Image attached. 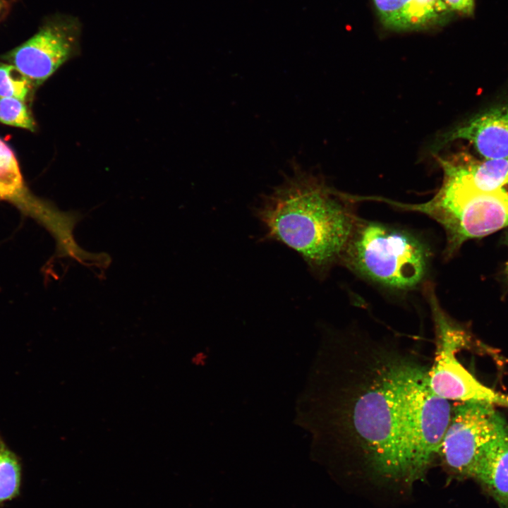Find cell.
<instances>
[{
    "instance_id": "cell-1",
    "label": "cell",
    "mask_w": 508,
    "mask_h": 508,
    "mask_svg": "<svg viewBox=\"0 0 508 508\" xmlns=\"http://www.w3.org/2000/svg\"><path fill=\"white\" fill-rule=\"evenodd\" d=\"M430 363L394 341L337 337L325 424L338 456L387 479L413 482L425 475L454 408L431 390Z\"/></svg>"
},
{
    "instance_id": "cell-2",
    "label": "cell",
    "mask_w": 508,
    "mask_h": 508,
    "mask_svg": "<svg viewBox=\"0 0 508 508\" xmlns=\"http://www.w3.org/2000/svg\"><path fill=\"white\" fill-rule=\"evenodd\" d=\"M337 192L292 162L283 180L254 207L264 238L296 252L315 273L341 258L356 219Z\"/></svg>"
},
{
    "instance_id": "cell-3",
    "label": "cell",
    "mask_w": 508,
    "mask_h": 508,
    "mask_svg": "<svg viewBox=\"0 0 508 508\" xmlns=\"http://www.w3.org/2000/svg\"><path fill=\"white\" fill-rule=\"evenodd\" d=\"M341 258L373 282L408 289L423 279L429 253L418 238L406 231L356 220Z\"/></svg>"
},
{
    "instance_id": "cell-4",
    "label": "cell",
    "mask_w": 508,
    "mask_h": 508,
    "mask_svg": "<svg viewBox=\"0 0 508 508\" xmlns=\"http://www.w3.org/2000/svg\"><path fill=\"white\" fill-rule=\"evenodd\" d=\"M424 212L444 229L445 255L451 257L466 241L508 226V193L480 191L445 176L437 193L425 202Z\"/></svg>"
},
{
    "instance_id": "cell-5",
    "label": "cell",
    "mask_w": 508,
    "mask_h": 508,
    "mask_svg": "<svg viewBox=\"0 0 508 508\" xmlns=\"http://www.w3.org/2000/svg\"><path fill=\"white\" fill-rule=\"evenodd\" d=\"M435 333V353L428 371L433 392L445 399L483 401L508 407V395L478 380L458 360L457 353L472 344L470 333L442 308L437 298L428 301Z\"/></svg>"
},
{
    "instance_id": "cell-6",
    "label": "cell",
    "mask_w": 508,
    "mask_h": 508,
    "mask_svg": "<svg viewBox=\"0 0 508 508\" xmlns=\"http://www.w3.org/2000/svg\"><path fill=\"white\" fill-rule=\"evenodd\" d=\"M508 423L483 401L459 402L443 437L437 456L452 476L473 478L478 464Z\"/></svg>"
},
{
    "instance_id": "cell-7",
    "label": "cell",
    "mask_w": 508,
    "mask_h": 508,
    "mask_svg": "<svg viewBox=\"0 0 508 508\" xmlns=\"http://www.w3.org/2000/svg\"><path fill=\"white\" fill-rule=\"evenodd\" d=\"M81 28L78 18L55 14L47 18L34 35L3 59L16 66L32 85H40L78 55Z\"/></svg>"
},
{
    "instance_id": "cell-8",
    "label": "cell",
    "mask_w": 508,
    "mask_h": 508,
    "mask_svg": "<svg viewBox=\"0 0 508 508\" xmlns=\"http://www.w3.org/2000/svg\"><path fill=\"white\" fill-rule=\"evenodd\" d=\"M456 140L468 141L484 159L508 157V104L488 109L442 134L432 148Z\"/></svg>"
},
{
    "instance_id": "cell-9",
    "label": "cell",
    "mask_w": 508,
    "mask_h": 508,
    "mask_svg": "<svg viewBox=\"0 0 508 508\" xmlns=\"http://www.w3.org/2000/svg\"><path fill=\"white\" fill-rule=\"evenodd\" d=\"M443 173L449 174L471 187L484 192L508 193V157L478 160L460 153L438 157Z\"/></svg>"
},
{
    "instance_id": "cell-10",
    "label": "cell",
    "mask_w": 508,
    "mask_h": 508,
    "mask_svg": "<svg viewBox=\"0 0 508 508\" xmlns=\"http://www.w3.org/2000/svg\"><path fill=\"white\" fill-rule=\"evenodd\" d=\"M382 24L394 30L427 26L450 11L442 0H373Z\"/></svg>"
},
{
    "instance_id": "cell-11",
    "label": "cell",
    "mask_w": 508,
    "mask_h": 508,
    "mask_svg": "<svg viewBox=\"0 0 508 508\" xmlns=\"http://www.w3.org/2000/svg\"><path fill=\"white\" fill-rule=\"evenodd\" d=\"M0 200L15 205L33 217L45 215L43 204L29 191L13 150L0 138Z\"/></svg>"
},
{
    "instance_id": "cell-12",
    "label": "cell",
    "mask_w": 508,
    "mask_h": 508,
    "mask_svg": "<svg viewBox=\"0 0 508 508\" xmlns=\"http://www.w3.org/2000/svg\"><path fill=\"white\" fill-rule=\"evenodd\" d=\"M478 480L502 508H508V427L486 451L476 468Z\"/></svg>"
},
{
    "instance_id": "cell-13",
    "label": "cell",
    "mask_w": 508,
    "mask_h": 508,
    "mask_svg": "<svg viewBox=\"0 0 508 508\" xmlns=\"http://www.w3.org/2000/svg\"><path fill=\"white\" fill-rule=\"evenodd\" d=\"M20 480V463L16 456L4 446L0 450V504L18 495Z\"/></svg>"
},
{
    "instance_id": "cell-14",
    "label": "cell",
    "mask_w": 508,
    "mask_h": 508,
    "mask_svg": "<svg viewBox=\"0 0 508 508\" xmlns=\"http://www.w3.org/2000/svg\"><path fill=\"white\" fill-rule=\"evenodd\" d=\"M32 86L28 78L16 66L0 63V97L25 101Z\"/></svg>"
},
{
    "instance_id": "cell-15",
    "label": "cell",
    "mask_w": 508,
    "mask_h": 508,
    "mask_svg": "<svg viewBox=\"0 0 508 508\" xmlns=\"http://www.w3.org/2000/svg\"><path fill=\"white\" fill-rule=\"evenodd\" d=\"M0 122L34 131L35 122L24 102L13 97H0Z\"/></svg>"
},
{
    "instance_id": "cell-16",
    "label": "cell",
    "mask_w": 508,
    "mask_h": 508,
    "mask_svg": "<svg viewBox=\"0 0 508 508\" xmlns=\"http://www.w3.org/2000/svg\"><path fill=\"white\" fill-rule=\"evenodd\" d=\"M450 11L470 16L474 11V0H442Z\"/></svg>"
},
{
    "instance_id": "cell-17",
    "label": "cell",
    "mask_w": 508,
    "mask_h": 508,
    "mask_svg": "<svg viewBox=\"0 0 508 508\" xmlns=\"http://www.w3.org/2000/svg\"><path fill=\"white\" fill-rule=\"evenodd\" d=\"M507 243L508 246V234H507ZM504 275H505L507 279L508 280V259H507V261L506 262V264L504 266Z\"/></svg>"
},
{
    "instance_id": "cell-18",
    "label": "cell",
    "mask_w": 508,
    "mask_h": 508,
    "mask_svg": "<svg viewBox=\"0 0 508 508\" xmlns=\"http://www.w3.org/2000/svg\"><path fill=\"white\" fill-rule=\"evenodd\" d=\"M4 446V445L1 443V442L0 441V450L1 449V448H2Z\"/></svg>"
}]
</instances>
